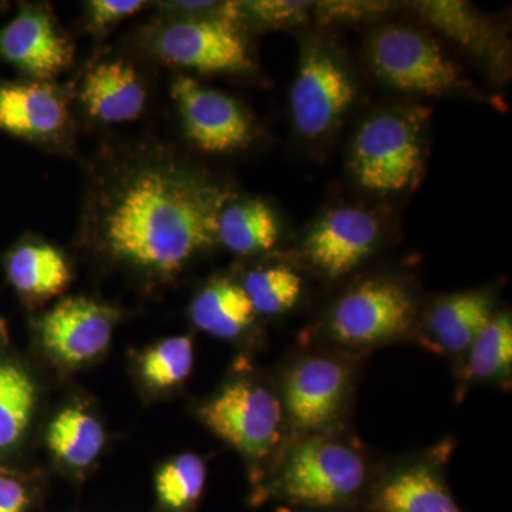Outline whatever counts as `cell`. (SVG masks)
Instances as JSON below:
<instances>
[{"label": "cell", "instance_id": "6da1fadb", "mask_svg": "<svg viewBox=\"0 0 512 512\" xmlns=\"http://www.w3.org/2000/svg\"><path fill=\"white\" fill-rule=\"evenodd\" d=\"M232 192L170 161L138 164L101 195L94 211L104 251L154 275H173L218 241Z\"/></svg>", "mask_w": 512, "mask_h": 512}, {"label": "cell", "instance_id": "4316f807", "mask_svg": "<svg viewBox=\"0 0 512 512\" xmlns=\"http://www.w3.org/2000/svg\"><path fill=\"white\" fill-rule=\"evenodd\" d=\"M194 345L190 336H175L147 350L140 360V372L151 389H173L190 376Z\"/></svg>", "mask_w": 512, "mask_h": 512}, {"label": "cell", "instance_id": "f546056e", "mask_svg": "<svg viewBox=\"0 0 512 512\" xmlns=\"http://www.w3.org/2000/svg\"><path fill=\"white\" fill-rule=\"evenodd\" d=\"M90 28L101 30L110 28L120 20L136 15L146 2L141 0H92L87 3Z\"/></svg>", "mask_w": 512, "mask_h": 512}, {"label": "cell", "instance_id": "d6986e66", "mask_svg": "<svg viewBox=\"0 0 512 512\" xmlns=\"http://www.w3.org/2000/svg\"><path fill=\"white\" fill-rule=\"evenodd\" d=\"M6 274L16 291L35 301L59 295L72 279L62 252L43 242H28L13 249L6 258Z\"/></svg>", "mask_w": 512, "mask_h": 512}, {"label": "cell", "instance_id": "ffe728a7", "mask_svg": "<svg viewBox=\"0 0 512 512\" xmlns=\"http://www.w3.org/2000/svg\"><path fill=\"white\" fill-rule=\"evenodd\" d=\"M254 316V308L242 286L227 279L205 286L191 305L192 322L214 338H238L249 328Z\"/></svg>", "mask_w": 512, "mask_h": 512}, {"label": "cell", "instance_id": "484cf974", "mask_svg": "<svg viewBox=\"0 0 512 512\" xmlns=\"http://www.w3.org/2000/svg\"><path fill=\"white\" fill-rule=\"evenodd\" d=\"M302 278L288 266H269L249 272L245 278V293L255 312L281 315L292 309L302 295Z\"/></svg>", "mask_w": 512, "mask_h": 512}, {"label": "cell", "instance_id": "e0dca14e", "mask_svg": "<svg viewBox=\"0 0 512 512\" xmlns=\"http://www.w3.org/2000/svg\"><path fill=\"white\" fill-rule=\"evenodd\" d=\"M80 97L94 119L103 123H127L140 116L147 92L130 63L110 60L97 64L87 73Z\"/></svg>", "mask_w": 512, "mask_h": 512}, {"label": "cell", "instance_id": "4dcf8cb0", "mask_svg": "<svg viewBox=\"0 0 512 512\" xmlns=\"http://www.w3.org/2000/svg\"><path fill=\"white\" fill-rule=\"evenodd\" d=\"M29 501L23 480L10 471L0 470V512H25Z\"/></svg>", "mask_w": 512, "mask_h": 512}, {"label": "cell", "instance_id": "ba28073f", "mask_svg": "<svg viewBox=\"0 0 512 512\" xmlns=\"http://www.w3.org/2000/svg\"><path fill=\"white\" fill-rule=\"evenodd\" d=\"M355 96L352 77L329 50L316 43L303 49L291 94L293 123L302 136L328 133Z\"/></svg>", "mask_w": 512, "mask_h": 512}, {"label": "cell", "instance_id": "cb8c5ba5", "mask_svg": "<svg viewBox=\"0 0 512 512\" xmlns=\"http://www.w3.org/2000/svg\"><path fill=\"white\" fill-rule=\"evenodd\" d=\"M466 376L477 382L510 375L512 319L510 313L494 316L467 350Z\"/></svg>", "mask_w": 512, "mask_h": 512}, {"label": "cell", "instance_id": "4fadbf2b", "mask_svg": "<svg viewBox=\"0 0 512 512\" xmlns=\"http://www.w3.org/2000/svg\"><path fill=\"white\" fill-rule=\"evenodd\" d=\"M0 56L36 82H47L69 66L73 49L47 13L23 9L0 29Z\"/></svg>", "mask_w": 512, "mask_h": 512}, {"label": "cell", "instance_id": "5b68a950", "mask_svg": "<svg viewBox=\"0 0 512 512\" xmlns=\"http://www.w3.org/2000/svg\"><path fill=\"white\" fill-rule=\"evenodd\" d=\"M370 62L380 79L404 92L443 94L457 89L460 72L430 37L407 26H387L370 40Z\"/></svg>", "mask_w": 512, "mask_h": 512}, {"label": "cell", "instance_id": "83f0119b", "mask_svg": "<svg viewBox=\"0 0 512 512\" xmlns=\"http://www.w3.org/2000/svg\"><path fill=\"white\" fill-rule=\"evenodd\" d=\"M311 2H293V0H252L241 2L244 19H252L259 25L271 28L299 25L308 19L312 10Z\"/></svg>", "mask_w": 512, "mask_h": 512}, {"label": "cell", "instance_id": "3957f363", "mask_svg": "<svg viewBox=\"0 0 512 512\" xmlns=\"http://www.w3.org/2000/svg\"><path fill=\"white\" fill-rule=\"evenodd\" d=\"M420 131L416 121L386 113L367 120L353 143L352 168L366 190L389 194L406 190L421 167Z\"/></svg>", "mask_w": 512, "mask_h": 512}, {"label": "cell", "instance_id": "d4e9b609", "mask_svg": "<svg viewBox=\"0 0 512 512\" xmlns=\"http://www.w3.org/2000/svg\"><path fill=\"white\" fill-rule=\"evenodd\" d=\"M207 481V467L201 457L184 453L173 458L156 478L158 501L165 510L187 512L200 500Z\"/></svg>", "mask_w": 512, "mask_h": 512}, {"label": "cell", "instance_id": "8992f818", "mask_svg": "<svg viewBox=\"0 0 512 512\" xmlns=\"http://www.w3.org/2000/svg\"><path fill=\"white\" fill-rule=\"evenodd\" d=\"M154 53L164 62L202 73L252 69L247 42L238 26L220 19L184 18L158 30Z\"/></svg>", "mask_w": 512, "mask_h": 512}, {"label": "cell", "instance_id": "603a6c76", "mask_svg": "<svg viewBox=\"0 0 512 512\" xmlns=\"http://www.w3.org/2000/svg\"><path fill=\"white\" fill-rule=\"evenodd\" d=\"M36 404L35 384L22 367L0 360V451L15 447Z\"/></svg>", "mask_w": 512, "mask_h": 512}, {"label": "cell", "instance_id": "ac0fdd59", "mask_svg": "<svg viewBox=\"0 0 512 512\" xmlns=\"http://www.w3.org/2000/svg\"><path fill=\"white\" fill-rule=\"evenodd\" d=\"M493 318V301L487 293H457L434 306L429 315V332L440 349L463 353Z\"/></svg>", "mask_w": 512, "mask_h": 512}, {"label": "cell", "instance_id": "44dd1931", "mask_svg": "<svg viewBox=\"0 0 512 512\" xmlns=\"http://www.w3.org/2000/svg\"><path fill=\"white\" fill-rule=\"evenodd\" d=\"M279 238L275 212L262 201L229 204L218 220V241L238 255L268 251Z\"/></svg>", "mask_w": 512, "mask_h": 512}, {"label": "cell", "instance_id": "30bf717a", "mask_svg": "<svg viewBox=\"0 0 512 512\" xmlns=\"http://www.w3.org/2000/svg\"><path fill=\"white\" fill-rule=\"evenodd\" d=\"M116 319L114 309L93 299H63L40 319V340L60 365L82 366L107 349Z\"/></svg>", "mask_w": 512, "mask_h": 512}, {"label": "cell", "instance_id": "277c9868", "mask_svg": "<svg viewBox=\"0 0 512 512\" xmlns=\"http://www.w3.org/2000/svg\"><path fill=\"white\" fill-rule=\"evenodd\" d=\"M201 419L244 456L261 460L281 437L284 406L271 390L241 380L228 384L205 404Z\"/></svg>", "mask_w": 512, "mask_h": 512}, {"label": "cell", "instance_id": "9c48e42d", "mask_svg": "<svg viewBox=\"0 0 512 512\" xmlns=\"http://www.w3.org/2000/svg\"><path fill=\"white\" fill-rule=\"evenodd\" d=\"M188 138L208 153L244 147L251 137L245 110L228 94L202 86L190 76H178L171 86Z\"/></svg>", "mask_w": 512, "mask_h": 512}, {"label": "cell", "instance_id": "9a60e30c", "mask_svg": "<svg viewBox=\"0 0 512 512\" xmlns=\"http://www.w3.org/2000/svg\"><path fill=\"white\" fill-rule=\"evenodd\" d=\"M372 512H463L454 500L439 468L417 461L396 468L373 488Z\"/></svg>", "mask_w": 512, "mask_h": 512}, {"label": "cell", "instance_id": "7402d4cb", "mask_svg": "<svg viewBox=\"0 0 512 512\" xmlns=\"http://www.w3.org/2000/svg\"><path fill=\"white\" fill-rule=\"evenodd\" d=\"M104 441L106 436L99 420L80 407H69L57 414L47 431L50 451L72 468H86L94 463Z\"/></svg>", "mask_w": 512, "mask_h": 512}, {"label": "cell", "instance_id": "7a4b0ae2", "mask_svg": "<svg viewBox=\"0 0 512 512\" xmlns=\"http://www.w3.org/2000/svg\"><path fill=\"white\" fill-rule=\"evenodd\" d=\"M366 480L365 458L355 448L311 434L286 454L274 490L289 503L328 510L355 500Z\"/></svg>", "mask_w": 512, "mask_h": 512}, {"label": "cell", "instance_id": "5bb4252c", "mask_svg": "<svg viewBox=\"0 0 512 512\" xmlns=\"http://www.w3.org/2000/svg\"><path fill=\"white\" fill-rule=\"evenodd\" d=\"M67 103L46 82L0 80V130L28 140H49L67 123Z\"/></svg>", "mask_w": 512, "mask_h": 512}, {"label": "cell", "instance_id": "7c38bea8", "mask_svg": "<svg viewBox=\"0 0 512 512\" xmlns=\"http://www.w3.org/2000/svg\"><path fill=\"white\" fill-rule=\"evenodd\" d=\"M379 232V221L369 212L338 208L313 225L303 241V252L320 274L342 278L373 251Z\"/></svg>", "mask_w": 512, "mask_h": 512}, {"label": "cell", "instance_id": "52a82bcc", "mask_svg": "<svg viewBox=\"0 0 512 512\" xmlns=\"http://www.w3.org/2000/svg\"><path fill=\"white\" fill-rule=\"evenodd\" d=\"M412 318L413 301L402 285L367 281L336 303L329 330L333 339L345 345H376L402 335Z\"/></svg>", "mask_w": 512, "mask_h": 512}, {"label": "cell", "instance_id": "2e32d148", "mask_svg": "<svg viewBox=\"0 0 512 512\" xmlns=\"http://www.w3.org/2000/svg\"><path fill=\"white\" fill-rule=\"evenodd\" d=\"M412 5L424 22L478 59L491 64L495 70L507 66V40L470 3L464 0H421Z\"/></svg>", "mask_w": 512, "mask_h": 512}, {"label": "cell", "instance_id": "8fae6325", "mask_svg": "<svg viewBox=\"0 0 512 512\" xmlns=\"http://www.w3.org/2000/svg\"><path fill=\"white\" fill-rule=\"evenodd\" d=\"M348 367L332 357L302 360L286 376L284 407L296 429L316 434L338 419L348 397Z\"/></svg>", "mask_w": 512, "mask_h": 512}, {"label": "cell", "instance_id": "f1b7e54d", "mask_svg": "<svg viewBox=\"0 0 512 512\" xmlns=\"http://www.w3.org/2000/svg\"><path fill=\"white\" fill-rule=\"evenodd\" d=\"M392 8L390 2H369V0H326L313 3L316 19L323 25L335 22H362L382 16Z\"/></svg>", "mask_w": 512, "mask_h": 512}]
</instances>
